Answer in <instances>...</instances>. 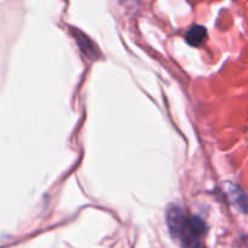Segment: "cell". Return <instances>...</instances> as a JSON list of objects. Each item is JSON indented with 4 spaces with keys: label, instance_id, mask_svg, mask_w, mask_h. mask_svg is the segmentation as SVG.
Segmentation results:
<instances>
[{
    "label": "cell",
    "instance_id": "1",
    "mask_svg": "<svg viewBox=\"0 0 248 248\" xmlns=\"http://www.w3.org/2000/svg\"><path fill=\"white\" fill-rule=\"evenodd\" d=\"M166 218L170 232L182 242L183 248H206L202 237L207 227L200 217L189 216L182 208L172 206Z\"/></svg>",
    "mask_w": 248,
    "mask_h": 248
},
{
    "label": "cell",
    "instance_id": "2",
    "mask_svg": "<svg viewBox=\"0 0 248 248\" xmlns=\"http://www.w3.org/2000/svg\"><path fill=\"white\" fill-rule=\"evenodd\" d=\"M229 200L235 207L244 213H248V195L240 186L235 184H229L227 190Z\"/></svg>",
    "mask_w": 248,
    "mask_h": 248
},
{
    "label": "cell",
    "instance_id": "3",
    "mask_svg": "<svg viewBox=\"0 0 248 248\" xmlns=\"http://www.w3.org/2000/svg\"><path fill=\"white\" fill-rule=\"evenodd\" d=\"M186 41L190 46H194V47H198L200 46L203 41L207 38V31L203 26H200V24H194L191 26L188 31H186Z\"/></svg>",
    "mask_w": 248,
    "mask_h": 248
},
{
    "label": "cell",
    "instance_id": "4",
    "mask_svg": "<svg viewBox=\"0 0 248 248\" xmlns=\"http://www.w3.org/2000/svg\"><path fill=\"white\" fill-rule=\"evenodd\" d=\"M73 34L75 36V40H77L78 45H79L80 50L90 58L96 57V47L93 46L92 41L85 35L84 33L79 31V29H73Z\"/></svg>",
    "mask_w": 248,
    "mask_h": 248
}]
</instances>
